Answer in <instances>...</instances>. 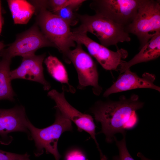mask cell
<instances>
[{
	"mask_svg": "<svg viewBox=\"0 0 160 160\" xmlns=\"http://www.w3.org/2000/svg\"><path fill=\"white\" fill-rule=\"evenodd\" d=\"M143 105V103L135 94L129 98L120 96L117 101L97 102L91 111L96 121L101 124V130L98 133H103L106 141L111 143L115 134L120 133L123 135L126 133V130L135 127L138 121L136 111Z\"/></svg>",
	"mask_w": 160,
	"mask_h": 160,
	"instance_id": "cell-1",
	"label": "cell"
},
{
	"mask_svg": "<svg viewBox=\"0 0 160 160\" xmlns=\"http://www.w3.org/2000/svg\"><path fill=\"white\" fill-rule=\"evenodd\" d=\"M37 8V24L41 32L63 55L67 63V55L70 48L76 47L71 39L70 26L59 17L49 10L46 0L34 1Z\"/></svg>",
	"mask_w": 160,
	"mask_h": 160,
	"instance_id": "cell-2",
	"label": "cell"
},
{
	"mask_svg": "<svg viewBox=\"0 0 160 160\" xmlns=\"http://www.w3.org/2000/svg\"><path fill=\"white\" fill-rule=\"evenodd\" d=\"M78 16L80 24L73 29V32L90 33L96 36L101 44L107 47L131 40L126 28L105 17L96 14L92 15L78 14Z\"/></svg>",
	"mask_w": 160,
	"mask_h": 160,
	"instance_id": "cell-3",
	"label": "cell"
},
{
	"mask_svg": "<svg viewBox=\"0 0 160 160\" xmlns=\"http://www.w3.org/2000/svg\"><path fill=\"white\" fill-rule=\"evenodd\" d=\"M55 120L51 125L42 129L35 127L28 120V128L30 133V139L34 140L36 150V156L43 154L44 150L47 153L53 155L55 160L61 158L57 148L59 139L63 133L72 130V122L64 116L56 108Z\"/></svg>",
	"mask_w": 160,
	"mask_h": 160,
	"instance_id": "cell-4",
	"label": "cell"
},
{
	"mask_svg": "<svg viewBox=\"0 0 160 160\" xmlns=\"http://www.w3.org/2000/svg\"><path fill=\"white\" fill-rule=\"evenodd\" d=\"M126 29L137 37L140 49L160 33V1L140 0L136 15Z\"/></svg>",
	"mask_w": 160,
	"mask_h": 160,
	"instance_id": "cell-5",
	"label": "cell"
},
{
	"mask_svg": "<svg viewBox=\"0 0 160 160\" xmlns=\"http://www.w3.org/2000/svg\"><path fill=\"white\" fill-rule=\"evenodd\" d=\"M75 48L70 50L67 53L68 63H72L77 72L78 88L84 89L89 86L92 87L94 94L99 95L102 88L98 83V74L96 64L91 55L85 51L79 43Z\"/></svg>",
	"mask_w": 160,
	"mask_h": 160,
	"instance_id": "cell-6",
	"label": "cell"
},
{
	"mask_svg": "<svg viewBox=\"0 0 160 160\" xmlns=\"http://www.w3.org/2000/svg\"><path fill=\"white\" fill-rule=\"evenodd\" d=\"M140 0H94L89 5L95 14L126 28L133 20Z\"/></svg>",
	"mask_w": 160,
	"mask_h": 160,
	"instance_id": "cell-7",
	"label": "cell"
},
{
	"mask_svg": "<svg viewBox=\"0 0 160 160\" xmlns=\"http://www.w3.org/2000/svg\"><path fill=\"white\" fill-rule=\"evenodd\" d=\"M45 47H55L43 34L36 24L18 35L8 48L0 51V55H4L11 59L16 56L23 57L34 55L38 49Z\"/></svg>",
	"mask_w": 160,
	"mask_h": 160,
	"instance_id": "cell-8",
	"label": "cell"
},
{
	"mask_svg": "<svg viewBox=\"0 0 160 160\" xmlns=\"http://www.w3.org/2000/svg\"><path fill=\"white\" fill-rule=\"evenodd\" d=\"M87 33L72 32L71 39L76 43L84 45L90 55L103 68L107 70H116L122 59L128 56L127 51L123 49H118L116 51L111 50L92 40Z\"/></svg>",
	"mask_w": 160,
	"mask_h": 160,
	"instance_id": "cell-9",
	"label": "cell"
},
{
	"mask_svg": "<svg viewBox=\"0 0 160 160\" xmlns=\"http://www.w3.org/2000/svg\"><path fill=\"white\" fill-rule=\"evenodd\" d=\"M65 90L64 86L61 92L56 89H52L48 92L47 95L55 102V107L64 116L73 121L77 126L78 131H84L89 134L95 141L98 150H100L96 138V126L93 118L90 115L82 113L72 106L65 98Z\"/></svg>",
	"mask_w": 160,
	"mask_h": 160,
	"instance_id": "cell-10",
	"label": "cell"
},
{
	"mask_svg": "<svg viewBox=\"0 0 160 160\" xmlns=\"http://www.w3.org/2000/svg\"><path fill=\"white\" fill-rule=\"evenodd\" d=\"M155 79L154 75L148 72L140 77L129 68L119 76L116 81L105 92L103 96L107 97L113 93L139 88L151 89L160 92V87L154 83Z\"/></svg>",
	"mask_w": 160,
	"mask_h": 160,
	"instance_id": "cell-11",
	"label": "cell"
},
{
	"mask_svg": "<svg viewBox=\"0 0 160 160\" xmlns=\"http://www.w3.org/2000/svg\"><path fill=\"white\" fill-rule=\"evenodd\" d=\"M45 56L46 54H43L23 57L20 65L10 71L11 80L20 79L37 82L43 85L44 90H49L51 85L45 78L42 65Z\"/></svg>",
	"mask_w": 160,
	"mask_h": 160,
	"instance_id": "cell-12",
	"label": "cell"
},
{
	"mask_svg": "<svg viewBox=\"0 0 160 160\" xmlns=\"http://www.w3.org/2000/svg\"><path fill=\"white\" fill-rule=\"evenodd\" d=\"M24 107L17 106L8 109H0V135L6 137L7 135L15 132L30 133L28 128V121Z\"/></svg>",
	"mask_w": 160,
	"mask_h": 160,
	"instance_id": "cell-13",
	"label": "cell"
},
{
	"mask_svg": "<svg viewBox=\"0 0 160 160\" xmlns=\"http://www.w3.org/2000/svg\"><path fill=\"white\" fill-rule=\"evenodd\" d=\"M160 55V33L152 37L131 60H122L116 71L121 73L133 65L155 60Z\"/></svg>",
	"mask_w": 160,
	"mask_h": 160,
	"instance_id": "cell-14",
	"label": "cell"
},
{
	"mask_svg": "<svg viewBox=\"0 0 160 160\" xmlns=\"http://www.w3.org/2000/svg\"><path fill=\"white\" fill-rule=\"evenodd\" d=\"M0 100H15V93L12 88L10 76V65L12 59L4 55H0Z\"/></svg>",
	"mask_w": 160,
	"mask_h": 160,
	"instance_id": "cell-15",
	"label": "cell"
},
{
	"mask_svg": "<svg viewBox=\"0 0 160 160\" xmlns=\"http://www.w3.org/2000/svg\"><path fill=\"white\" fill-rule=\"evenodd\" d=\"M7 2L15 24L27 23L36 11L34 6L26 0H8Z\"/></svg>",
	"mask_w": 160,
	"mask_h": 160,
	"instance_id": "cell-16",
	"label": "cell"
},
{
	"mask_svg": "<svg viewBox=\"0 0 160 160\" xmlns=\"http://www.w3.org/2000/svg\"><path fill=\"white\" fill-rule=\"evenodd\" d=\"M44 63L48 73L53 78L62 84L67 85L71 93L75 92L74 88L69 83L67 70L61 61L57 57L50 55L45 59Z\"/></svg>",
	"mask_w": 160,
	"mask_h": 160,
	"instance_id": "cell-17",
	"label": "cell"
},
{
	"mask_svg": "<svg viewBox=\"0 0 160 160\" xmlns=\"http://www.w3.org/2000/svg\"><path fill=\"white\" fill-rule=\"evenodd\" d=\"M82 4H78L71 5L53 13L59 17L70 26H73L79 21L78 13L76 12V11Z\"/></svg>",
	"mask_w": 160,
	"mask_h": 160,
	"instance_id": "cell-18",
	"label": "cell"
},
{
	"mask_svg": "<svg viewBox=\"0 0 160 160\" xmlns=\"http://www.w3.org/2000/svg\"><path fill=\"white\" fill-rule=\"evenodd\" d=\"M122 139L118 140L115 136L114 140L115 142L119 151L118 155L114 156L113 160H135L129 153L126 145V133L122 135Z\"/></svg>",
	"mask_w": 160,
	"mask_h": 160,
	"instance_id": "cell-19",
	"label": "cell"
},
{
	"mask_svg": "<svg viewBox=\"0 0 160 160\" xmlns=\"http://www.w3.org/2000/svg\"><path fill=\"white\" fill-rule=\"evenodd\" d=\"M84 0H47V9L49 8L54 13L68 6L76 4H82Z\"/></svg>",
	"mask_w": 160,
	"mask_h": 160,
	"instance_id": "cell-20",
	"label": "cell"
},
{
	"mask_svg": "<svg viewBox=\"0 0 160 160\" xmlns=\"http://www.w3.org/2000/svg\"><path fill=\"white\" fill-rule=\"evenodd\" d=\"M64 160H87L86 156L80 149L73 148L66 153Z\"/></svg>",
	"mask_w": 160,
	"mask_h": 160,
	"instance_id": "cell-21",
	"label": "cell"
},
{
	"mask_svg": "<svg viewBox=\"0 0 160 160\" xmlns=\"http://www.w3.org/2000/svg\"><path fill=\"white\" fill-rule=\"evenodd\" d=\"M30 157L27 153L20 154L2 151L0 149V160H18Z\"/></svg>",
	"mask_w": 160,
	"mask_h": 160,
	"instance_id": "cell-22",
	"label": "cell"
},
{
	"mask_svg": "<svg viewBox=\"0 0 160 160\" xmlns=\"http://www.w3.org/2000/svg\"><path fill=\"white\" fill-rule=\"evenodd\" d=\"M1 9V1L0 0V35L1 32L3 23V18L2 15Z\"/></svg>",
	"mask_w": 160,
	"mask_h": 160,
	"instance_id": "cell-23",
	"label": "cell"
},
{
	"mask_svg": "<svg viewBox=\"0 0 160 160\" xmlns=\"http://www.w3.org/2000/svg\"><path fill=\"white\" fill-rule=\"evenodd\" d=\"M6 47V45L2 41L0 42V51L2 50Z\"/></svg>",
	"mask_w": 160,
	"mask_h": 160,
	"instance_id": "cell-24",
	"label": "cell"
},
{
	"mask_svg": "<svg viewBox=\"0 0 160 160\" xmlns=\"http://www.w3.org/2000/svg\"><path fill=\"white\" fill-rule=\"evenodd\" d=\"M100 160H107V157L104 155L102 153H100Z\"/></svg>",
	"mask_w": 160,
	"mask_h": 160,
	"instance_id": "cell-25",
	"label": "cell"
},
{
	"mask_svg": "<svg viewBox=\"0 0 160 160\" xmlns=\"http://www.w3.org/2000/svg\"><path fill=\"white\" fill-rule=\"evenodd\" d=\"M18 160H30V159L29 157H28L26 158L25 159H22Z\"/></svg>",
	"mask_w": 160,
	"mask_h": 160,
	"instance_id": "cell-26",
	"label": "cell"
}]
</instances>
